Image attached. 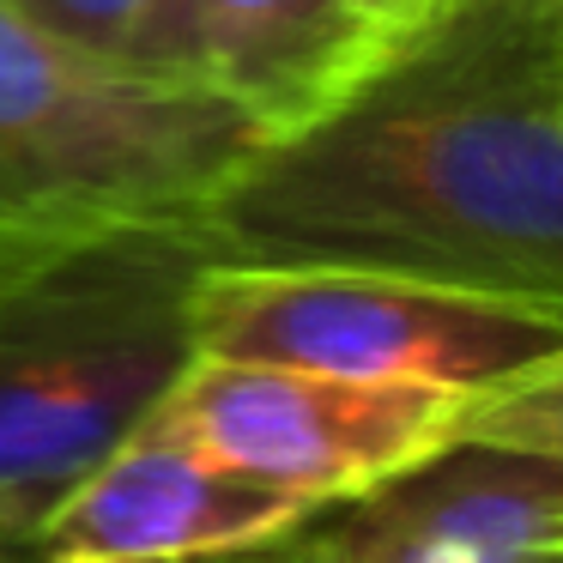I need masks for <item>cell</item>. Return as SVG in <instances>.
Wrapping results in <instances>:
<instances>
[{"mask_svg":"<svg viewBox=\"0 0 563 563\" xmlns=\"http://www.w3.org/2000/svg\"><path fill=\"white\" fill-rule=\"evenodd\" d=\"M551 563H563V558H551Z\"/></svg>","mask_w":563,"mask_h":563,"instance_id":"obj_13","label":"cell"},{"mask_svg":"<svg viewBox=\"0 0 563 563\" xmlns=\"http://www.w3.org/2000/svg\"><path fill=\"white\" fill-rule=\"evenodd\" d=\"M563 558V454L442 442L357 497L321 503L224 563H551Z\"/></svg>","mask_w":563,"mask_h":563,"instance_id":"obj_6","label":"cell"},{"mask_svg":"<svg viewBox=\"0 0 563 563\" xmlns=\"http://www.w3.org/2000/svg\"><path fill=\"white\" fill-rule=\"evenodd\" d=\"M200 231L231 267H345L563 309L551 0H454L340 103L261 140Z\"/></svg>","mask_w":563,"mask_h":563,"instance_id":"obj_1","label":"cell"},{"mask_svg":"<svg viewBox=\"0 0 563 563\" xmlns=\"http://www.w3.org/2000/svg\"><path fill=\"white\" fill-rule=\"evenodd\" d=\"M449 7L454 0H345V13L357 19V31H364L382 55L400 49L406 37H418V31H424L430 19H442Z\"/></svg>","mask_w":563,"mask_h":563,"instance_id":"obj_11","label":"cell"},{"mask_svg":"<svg viewBox=\"0 0 563 563\" xmlns=\"http://www.w3.org/2000/svg\"><path fill=\"white\" fill-rule=\"evenodd\" d=\"M200 219H98L0 243V563L195 364Z\"/></svg>","mask_w":563,"mask_h":563,"instance_id":"obj_2","label":"cell"},{"mask_svg":"<svg viewBox=\"0 0 563 563\" xmlns=\"http://www.w3.org/2000/svg\"><path fill=\"white\" fill-rule=\"evenodd\" d=\"M461 412L466 400L442 388L195 352L146 424L219 461L224 473L291 490L303 503H340L454 442Z\"/></svg>","mask_w":563,"mask_h":563,"instance_id":"obj_5","label":"cell"},{"mask_svg":"<svg viewBox=\"0 0 563 563\" xmlns=\"http://www.w3.org/2000/svg\"><path fill=\"white\" fill-rule=\"evenodd\" d=\"M195 352L442 388L466 406L563 357V309L345 267H231L195 291Z\"/></svg>","mask_w":563,"mask_h":563,"instance_id":"obj_4","label":"cell"},{"mask_svg":"<svg viewBox=\"0 0 563 563\" xmlns=\"http://www.w3.org/2000/svg\"><path fill=\"white\" fill-rule=\"evenodd\" d=\"M376 62L382 49L345 0H170L152 74L207 86L285 134L340 103Z\"/></svg>","mask_w":563,"mask_h":563,"instance_id":"obj_8","label":"cell"},{"mask_svg":"<svg viewBox=\"0 0 563 563\" xmlns=\"http://www.w3.org/2000/svg\"><path fill=\"white\" fill-rule=\"evenodd\" d=\"M551 19H558V37H563V0H551Z\"/></svg>","mask_w":563,"mask_h":563,"instance_id":"obj_12","label":"cell"},{"mask_svg":"<svg viewBox=\"0 0 563 563\" xmlns=\"http://www.w3.org/2000/svg\"><path fill=\"white\" fill-rule=\"evenodd\" d=\"M454 437L563 454V357H551L545 369H533V376H521V382H509V388L473 400L461 412V424H454Z\"/></svg>","mask_w":563,"mask_h":563,"instance_id":"obj_10","label":"cell"},{"mask_svg":"<svg viewBox=\"0 0 563 563\" xmlns=\"http://www.w3.org/2000/svg\"><path fill=\"white\" fill-rule=\"evenodd\" d=\"M316 509L140 424L55 497L13 563H224L273 545Z\"/></svg>","mask_w":563,"mask_h":563,"instance_id":"obj_7","label":"cell"},{"mask_svg":"<svg viewBox=\"0 0 563 563\" xmlns=\"http://www.w3.org/2000/svg\"><path fill=\"white\" fill-rule=\"evenodd\" d=\"M267 140L207 86L98 62L0 7V243L98 219H200Z\"/></svg>","mask_w":563,"mask_h":563,"instance_id":"obj_3","label":"cell"},{"mask_svg":"<svg viewBox=\"0 0 563 563\" xmlns=\"http://www.w3.org/2000/svg\"><path fill=\"white\" fill-rule=\"evenodd\" d=\"M0 7H13L19 19H31L37 31L74 43V49L98 55V62L152 74L170 0H0Z\"/></svg>","mask_w":563,"mask_h":563,"instance_id":"obj_9","label":"cell"}]
</instances>
